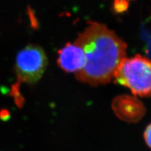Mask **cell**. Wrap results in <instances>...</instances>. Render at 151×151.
Returning a JSON list of instances; mask_svg holds the SVG:
<instances>
[{
    "label": "cell",
    "mask_w": 151,
    "mask_h": 151,
    "mask_svg": "<svg viewBox=\"0 0 151 151\" xmlns=\"http://www.w3.org/2000/svg\"><path fill=\"white\" fill-rule=\"evenodd\" d=\"M58 64L67 73H78L84 67L85 55L83 49L76 43L66 44L58 51Z\"/></svg>",
    "instance_id": "obj_5"
},
{
    "label": "cell",
    "mask_w": 151,
    "mask_h": 151,
    "mask_svg": "<svg viewBox=\"0 0 151 151\" xmlns=\"http://www.w3.org/2000/svg\"><path fill=\"white\" fill-rule=\"evenodd\" d=\"M48 65L44 49L37 45H28L16 58L15 73L18 80L27 84H35L42 77Z\"/></svg>",
    "instance_id": "obj_3"
},
{
    "label": "cell",
    "mask_w": 151,
    "mask_h": 151,
    "mask_svg": "<svg viewBox=\"0 0 151 151\" xmlns=\"http://www.w3.org/2000/svg\"><path fill=\"white\" fill-rule=\"evenodd\" d=\"M111 108L119 119L128 123L140 121L145 113L142 103L135 96L126 94L115 97L112 101Z\"/></svg>",
    "instance_id": "obj_4"
},
{
    "label": "cell",
    "mask_w": 151,
    "mask_h": 151,
    "mask_svg": "<svg viewBox=\"0 0 151 151\" xmlns=\"http://www.w3.org/2000/svg\"><path fill=\"white\" fill-rule=\"evenodd\" d=\"M113 78L135 96L151 97V60L145 57L137 54L123 59Z\"/></svg>",
    "instance_id": "obj_2"
},
{
    "label": "cell",
    "mask_w": 151,
    "mask_h": 151,
    "mask_svg": "<svg viewBox=\"0 0 151 151\" xmlns=\"http://www.w3.org/2000/svg\"><path fill=\"white\" fill-rule=\"evenodd\" d=\"M74 43L81 47L85 55L84 67L76 73V78L91 86L110 82L117 68L125 58V42L100 23L89 22L88 26L79 34Z\"/></svg>",
    "instance_id": "obj_1"
},
{
    "label": "cell",
    "mask_w": 151,
    "mask_h": 151,
    "mask_svg": "<svg viewBox=\"0 0 151 151\" xmlns=\"http://www.w3.org/2000/svg\"><path fill=\"white\" fill-rule=\"evenodd\" d=\"M131 0H113V10L117 14L125 12L129 7Z\"/></svg>",
    "instance_id": "obj_6"
},
{
    "label": "cell",
    "mask_w": 151,
    "mask_h": 151,
    "mask_svg": "<svg viewBox=\"0 0 151 151\" xmlns=\"http://www.w3.org/2000/svg\"><path fill=\"white\" fill-rule=\"evenodd\" d=\"M144 138L146 144L151 149V123L146 127L144 133Z\"/></svg>",
    "instance_id": "obj_7"
}]
</instances>
